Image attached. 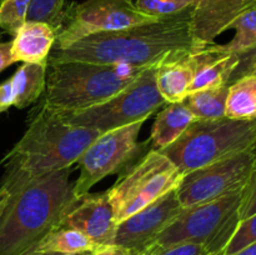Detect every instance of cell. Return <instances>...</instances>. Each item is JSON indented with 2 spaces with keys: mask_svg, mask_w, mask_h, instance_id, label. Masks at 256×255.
Listing matches in <instances>:
<instances>
[{
  "mask_svg": "<svg viewBox=\"0 0 256 255\" xmlns=\"http://www.w3.org/2000/svg\"><path fill=\"white\" fill-rule=\"evenodd\" d=\"M158 20L140 12L132 0H85L72 2L62 12L52 49H65L72 42L98 34L115 32Z\"/></svg>",
  "mask_w": 256,
  "mask_h": 255,
  "instance_id": "obj_10",
  "label": "cell"
},
{
  "mask_svg": "<svg viewBox=\"0 0 256 255\" xmlns=\"http://www.w3.org/2000/svg\"><path fill=\"white\" fill-rule=\"evenodd\" d=\"M252 126H254V132H255V144H254V146L256 148V119L252 120Z\"/></svg>",
  "mask_w": 256,
  "mask_h": 255,
  "instance_id": "obj_37",
  "label": "cell"
},
{
  "mask_svg": "<svg viewBox=\"0 0 256 255\" xmlns=\"http://www.w3.org/2000/svg\"><path fill=\"white\" fill-rule=\"evenodd\" d=\"M229 29L235 30V35L222 48L228 52H240L256 42V8L242 12Z\"/></svg>",
  "mask_w": 256,
  "mask_h": 255,
  "instance_id": "obj_23",
  "label": "cell"
},
{
  "mask_svg": "<svg viewBox=\"0 0 256 255\" xmlns=\"http://www.w3.org/2000/svg\"><path fill=\"white\" fill-rule=\"evenodd\" d=\"M8 199H9V192L4 188H0V218H2L5 206H6Z\"/></svg>",
  "mask_w": 256,
  "mask_h": 255,
  "instance_id": "obj_33",
  "label": "cell"
},
{
  "mask_svg": "<svg viewBox=\"0 0 256 255\" xmlns=\"http://www.w3.org/2000/svg\"><path fill=\"white\" fill-rule=\"evenodd\" d=\"M196 120L184 102H172L156 115L150 132V149L162 150L176 142Z\"/></svg>",
  "mask_w": 256,
  "mask_h": 255,
  "instance_id": "obj_18",
  "label": "cell"
},
{
  "mask_svg": "<svg viewBox=\"0 0 256 255\" xmlns=\"http://www.w3.org/2000/svg\"><path fill=\"white\" fill-rule=\"evenodd\" d=\"M189 55L168 60L155 68L156 88L166 104L184 102L189 94L192 82V68Z\"/></svg>",
  "mask_w": 256,
  "mask_h": 255,
  "instance_id": "obj_19",
  "label": "cell"
},
{
  "mask_svg": "<svg viewBox=\"0 0 256 255\" xmlns=\"http://www.w3.org/2000/svg\"><path fill=\"white\" fill-rule=\"evenodd\" d=\"M245 0H195L190 25L198 48L214 44L244 9Z\"/></svg>",
  "mask_w": 256,
  "mask_h": 255,
  "instance_id": "obj_14",
  "label": "cell"
},
{
  "mask_svg": "<svg viewBox=\"0 0 256 255\" xmlns=\"http://www.w3.org/2000/svg\"><path fill=\"white\" fill-rule=\"evenodd\" d=\"M82 255H138L132 250L126 248L118 246V245H105V246H98L92 252H84Z\"/></svg>",
  "mask_w": 256,
  "mask_h": 255,
  "instance_id": "obj_31",
  "label": "cell"
},
{
  "mask_svg": "<svg viewBox=\"0 0 256 255\" xmlns=\"http://www.w3.org/2000/svg\"><path fill=\"white\" fill-rule=\"evenodd\" d=\"M59 226L82 232L98 246L114 245L116 222L106 192H86L72 199Z\"/></svg>",
  "mask_w": 256,
  "mask_h": 255,
  "instance_id": "obj_13",
  "label": "cell"
},
{
  "mask_svg": "<svg viewBox=\"0 0 256 255\" xmlns=\"http://www.w3.org/2000/svg\"><path fill=\"white\" fill-rule=\"evenodd\" d=\"M65 2L66 0H32L26 20L46 22L56 30L65 9Z\"/></svg>",
  "mask_w": 256,
  "mask_h": 255,
  "instance_id": "obj_25",
  "label": "cell"
},
{
  "mask_svg": "<svg viewBox=\"0 0 256 255\" xmlns=\"http://www.w3.org/2000/svg\"><path fill=\"white\" fill-rule=\"evenodd\" d=\"M234 255H256V242L248 245L246 248H244V249H242Z\"/></svg>",
  "mask_w": 256,
  "mask_h": 255,
  "instance_id": "obj_34",
  "label": "cell"
},
{
  "mask_svg": "<svg viewBox=\"0 0 256 255\" xmlns=\"http://www.w3.org/2000/svg\"><path fill=\"white\" fill-rule=\"evenodd\" d=\"M12 64H14L12 56V42H0V72Z\"/></svg>",
  "mask_w": 256,
  "mask_h": 255,
  "instance_id": "obj_32",
  "label": "cell"
},
{
  "mask_svg": "<svg viewBox=\"0 0 256 255\" xmlns=\"http://www.w3.org/2000/svg\"><path fill=\"white\" fill-rule=\"evenodd\" d=\"M225 115L229 119H256V75H248L229 85Z\"/></svg>",
  "mask_w": 256,
  "mask_h": 255,
  "instance_id": "obj_20",
  "label": "cell"
},
{
  "mask_svg": "<svg viewBox=\"0 0 256 255\" xmlns=\"http://www.w3.org/2000/svg\"><path fill=\"white\" fill-rule=\"evenodd\" d=\"M252 8H256V0H245V4H244V9L242 12L248 9H252Z\"/></svg>",
  "mask_w": 256,
  "mask_h": 255,
  "instance_id": "obj_36",
  "label": "cell"
},
{
  "mask_svg": "<svg viewBox=\"0 0 256 255\" xmlns=\"http://www.w3.org/2000/svg\"><path fill=\"white\" fill-rule=\"evenodd\" d=\"M195 0H138L135 6L152 18H166L176 15L194 5Z\"/></svg>",
  "mask_w": 256,
  "mask_h": 255,
  "instance_id": "obj_26",
  "label": "cell"
},
{
  "mask_svg": "<svg viewBox=\"0 0 256 255\" xmlns=\"http://www.w3.org/2000/svg\"><path fill=\"white\" fill-rule=\"evenodd\" d=\"M192 8L146 24L98 32L65 49H52L48 64L84 62L148 68L184 58L198 49L190 25Z\"/></svg>",
  "mask_w": 256,
  "mask_h": 255,
  "instance_id": "obj_1",
  "label": "cell"
},
{
  "mask_svg": "<svg viewBox=\"0 0 256 255\" xmlns=\"http://www.w3.org/2000/svg\"><path fill=\"white\" fill-rule=\"evenodd\" d=\"M72 168L30 180L9 192L0 218V255H22L35 249L59 226L75 198Z\"/></svg>",
  "mask_w": 256,
  "mask_h": 255,
  "instance_id": "obj_3",
  "label": "cell"
},
{
  "mask_svg": "<svg viewBox=\"0 0 256 255\" xmlns=\"http://www.w3.org/2000/svg\"><path fill=\"white\" fill-rule=\"evenodd\" d=\"M218 254V252H216ZM144 255H214L206 246L195 242H180L159 249L149 250Z\"/></svg>",
  "mask_w": 256,
  "mask_h": 255,
  "instance_id": "obj_29",
  "label": "cell"
},
{
  "mask_svg": "<svg viewBox=\"0 0 256 255\" xmlns=\"http://www.w3.org/2000/svg\"><path fill=\"white\" fill-rule=\"evenodd\" d=\"M229 85L212 89L196 90L188 94L184 104L198 120H218L226 118Z\"/></svg>",
  "mask_w": 256,
  "mask_h": 255,
  "instance_id": "obj_22",
  "label": "cell"
},
{
  "mask_svg": "<svg viewBox=\"0 0 256 255\" xmlns=\"http://www.w3.org/2000/svg\"><path fill=\"white\" fill-rule=\"evenodd\" d=\"M32 0H2L0 4V29L14 36L26 22Z\"/></svg>",
  "mask_w": 256,
  "mask_h": 255,
  "instance_id": "obj_24",
  "label": "cell"
},
{
  "mask_svg": "<svg viewBox=\"0 0 256 255\" xmlns=\"http://www.w3.org/2000/svg\"><path fill=\"white\" fill-rule=\"evenodd\" d=\"M256 242V212L242 219L224 249V255H234Z\"/></svg>",
  "mask_w": 256,
  "mask_h": 255,
  "instance_id": "obj_27",
  "label": "cell"
},
{
  "mask_svg": "<svg viewBox=\"0 0 256 255\" xmlns=\"http://www.w3.org/2000/svg\"><path fill=\"white\" fill-rule=\"evenodd\" d=\"M100 134L68 124L62 115L42 105L22 139L2 160V188L10 192L30 180L72 168Z\"/></svg>",
  "mask_w": 256,
  "mask_h": 255,
  "instance_id": "obj_2",
  "label": "cell"
},
{
  "mask_svg": "<svg viewBox=\"0 0 256 255\" xmlns=\"http://www.w3.org/2000/svg\"><path fill=\"white\" fill-rule=\"evenodd\" d=\"M256 165V148L242 150L182 176L176 189L182 208L204 204L246 186Z\"/></svg>",
  "mask_w": 256,
  "mask_h": 255,
  "instance_id": "obj_11",
  "label": "cell"
},
{
  "mask_svg": "<svg viewBox=\"0 0 256 255\" xmlns=\"http://www.w3.org/2000/svg\"><path fill=\"white\" fill-rule=\"evenodd\" d=\"M254 144L252 120L196 119L176 142L158 152L170 159L184 176L192 170L212 164Z\"/></svg>",
  "mask_w": 256,
  "mask_h": 255,
  "instance_id": "obj_5",
  "label": "cell"
},
{
  "mask_svg": "<svg viewBox=\"0 0 256 255\" xmlns=\"http://www.w3.org/2000/svg\"><path fill=\"white\" fill-rule=\"evenodd\" d=\"M48 64L24 62L12 76L0 84V112L10 108L24 109L45 92Z\"/></svg>",
  "mask_w": 256,
  "mask_h": 255,
  "instance_id": "obj_16",
  "label": "cell"
},
{
  "mask_svg": "<svg viewBox=\"0 0 256 255\" xmlns=\"http://www.w3.org/2000/svg\"><path fill=\"white\" fill-rule=\"evenodd\" d=\"M22 255H62L59 252H38V250H32V252H28Z\"/></svg>",
  "mask_w": 256,
  "mask_h": 255,
  "instance_id": "obj_35",
  "label": "cell"
},
{
  "mask_svg": "<svg viewBox=\"0 0 256 255\" xmlns=\"http://www.w3.org/2000/svg\"><path fill=\"white\" fill-rule=\"evenodd\" d=\"M2 0H0V4H2Z\"/></svg>",
  "mask_w": 256,
  "mask_h": 255,
  "instance_id": "obj_39",
  "label": "cell"
},
{
  "mask_svg": "<svg viewBox=\"0 0 256 255\" xmlns=\"http://www.w3.org/2000/svg\"><path fill=\"white\" fill-rule=\"evenodd\" d=\"M182 174L164 154L150 149L120 172L106 190L116 224L178 189Z\"/></svg>",
  "mask_w": 256,
  "mask_h": 255,
  "instance_id": "obj_7",
  "label": "cell"
},
{
  "mask_svg": "<svg viewBox=\"0 0 256 255\" xmlns=\"http://www.w3.org/2000/svg\"><path fill=\"white\" fill-rule=\"evenodd\" d=\"M256 212V165L252 174L244 189L242 206H240V220Z\"/></svg>",
  "mask_w": 256,
  "mask_h": 255,
  "instance_id": "obj_30",
  "label": "cell"
},
{
  "mask_svg": "<svg viewBox=\"0 0 256 255\" xmlns=\"http://www.w3.org/2000/svg\"><path fill=\"white\" fill-rule=\"evenodd\" d=\"M144 69L84 62H52L48 64L42 105L59 114L95 106L122 92Z\"/></svg>",
  "mask_w": 256,
  "mask_h": 255,
  "instance_id": "obj_4",
  "label": "cell"
},
{
  "mask_svg": "<svg viewBox=\"0 0 256 255\" xmlns=\"http://www.w3.org/2000/svg\"><path fill=\"white\" fill-rule=\"evenodd\" d=\"M144 122L118 128L100 134L76 162L79 176L74 182V195L86 194L108 175L120 174L150 150V140L139 142Z\"/></svg>",
  "mask_w": 256,
  "mask_h": 255,
  "instance_id": "obj_9",
  "label": "cell"
},
{
  "mask_svg": "<svg viewBox=\"0 0 256 255\" xmlns=\"http://www.w3.org/2000/svg\"><path fill=\"white\" fill-rule=\"evenodd\" d=\"M244 189L204 204L182 208L146 252L180 242L202 244L212 254L224 252L240 222Z\"/></svg>",
  "mask_w": 256,
  "mask_h": 255,
  "instance_id": "obj_6",
  "label": "cell"
},
{
  "mask_svg": "<svg viewBox=\"0 0 256 255\" xmlns=\"http://www.w3.org/2000/svg\"><path fill=\"white\" fill-rule=\"evenodd\" d=\"M12 40V56L14 62L48 64V59L56 40L52 25L26 20Z\"/></svg>",
  "mask_w": 256,
  "mask_h": 255,
  "instance_id": "obj_17",
  "label": "cell"
},
{
  "mask_svg": "<svg viewBox=\"0 0 256 255\" xmlns=\"http://www.w3.org/2000/svg\"><path fill=\"white\" fill-rule=\"evenodd\" d=\"M155 68L156 65L145 68L134 82L102 104L60 115L68 124L98 130L102 134L145 122L160 106L166 105L156 88Z\"/></svg>",
  "mask_w": 256,
  "mask_h": 255,
  "instance_id": "obj_8",
  "label": "cell"
},
{
  "mask_svg": "<svg viewBox=\"0 0 256 255\" xmlns=\"http://www.w3.org/2000/svg\"><path fill=\"white\" fill-rule=\"evenodd\" d=\"M182 210L176 189L139 210L116 226L114 245L142 255Z\"/></svg>",
  "mask_w": 256,
  "mask_h": 255,
  "instance_id": "obj_12",
  "label": "cell"
},
{
  "mask_svg": "<svg viewBox=\"0 0 256 255\" xmlns=\"http://www.w3.org/2000/svg\"><path fill=\"white\" fill-rule=\"evenodd\" d=\"M98 245L90 238L70 228L58 226L49 232L34 250L59 252L62 255H82L92 252Z\"/></svg>",
  "mask_w": 256,
  "mask_h": 255,
  "instance_id": "obj_21",
  "label": "cell"
},
{
  "mask_svg": "<svg viewBox=\"0 0 256 255\" xmlns=\"http://www.w3.org/2000/svg\"><path fill=\"white\" fill-rule=\"evenodd\" d=\"M192 68L190 92L212 89L229 84L230 76L238 65L236 52H228L222 45L210 44L198 48L189 55Z\"/></svg>",
  "mask_w": 256,
  "mask_h": 255,
  "instance_id": "obj_15",
  "label": "cell"
},
{
  "mask_svg": "<svg viewBox=\"0 0 256 255\" xmlns=\"http://www.w3.org/2000/svg\"><path fill=\"white\" fill-rule=\"evenodd\" d=\"M238 65L230 76L229 84H232L236 80L248 75H256V42L248 49L236 52Z\"/></svg>",
  "mask_w": 256,
  "mask_h": 255,
  "instance_id": "obj_28",
  "label": "cell"
},
{
  "mask_svg": "<svg viewBox=\"0 0 256 255\" xmlns=\"http://www.w3.org/2000/svg\"><path fill=\"white\" fill-rule=\"evenodd\" d=\"M214 255H224V252H218V254H214Z\"/></svg>",
  "mask_w": 256,
  "mask_h": 255,
  "instance_id": "obj_38",
  "label": "cell"
}]
</instances>
